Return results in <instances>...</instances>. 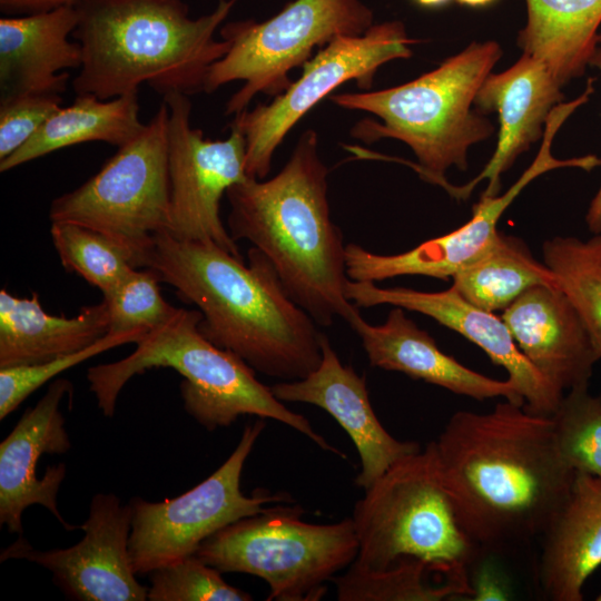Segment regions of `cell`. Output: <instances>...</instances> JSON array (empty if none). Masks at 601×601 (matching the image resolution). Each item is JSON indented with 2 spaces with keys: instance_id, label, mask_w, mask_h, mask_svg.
Masks as SVG:
<instances>
[{
  "instance_id": "obj_1",
  "label": "cell",
  "mask_w": 601,
  "mask_h": 601,
  "mask_svg": "<svg viewBox=\"0 0 601 601\" xmlns=\"http://www.w3.org/2000/svg\"><path fill=\"white\" fill-rule=\"evenodd\" d=\"M434 446L456 520L481 553L543 536L575 475L558 450L551 415L508 400L487 413H454Z\"/></svg>"
},
{
  "instance_id": "obj_2",
  "label": "cell",
  "mask_w": 601,
  "mask_h": 601,
  "mask_svg": "<svg viewBox=\"0 0 601 601\" xmlns=\"http://www.w3.org/2000/svg\"><path fill=\"white\" fill-rule=\"evenodd\" d=\"M244 258L211 243L179 240L158 233L142 267L155 269L203 314L199 329L255 372L286 381L308 376L321 364L322 336L315 321L286 293L268 260L252 247Z\"/></svg>"
},
{
  "instance_id": "obj_3",
  "label": "cell",
  "mask_w": 601,
  "mask_h": 601,
  "mask_svg": "<svg viewBox=\"0 0 601 601\" xmlns=\"http://www.w3.org/2000/svg\"><path fill=\"white\" fill-rule=\"evenodd\" d=\"M327 176L309 129L273 178L247 177L226 193L230 236L260 250L288 296L322 327L359 314L345 296L346 245L331 217Z\"/></svg>"
},
{
  "instance_id": "obj_4",
  "label": "cell",
  "mask_w": 601,
  "mask_h": 601,
  "mask_svg": "<svg viewBox=\"0 0 601 601\" xmlns=\"http://www.w3.org/2000/svg\"><path fill=\"white\" fill-rule=\"evenodd\" d=\"M235 2L219 0L191 19L181 0H80L71 35L82 50L75 92L108 100L138 93L142 83L162 96L204 91L210 66L229 49L214 35Z\"/></svg>"
},
{
  "instance_id": "obj_5",
  "label": "cell",
  "mask_w": 601,
  "mask_h": 601,
  "mask_svg": "<svg viewBox=\"0 0 601 601\" xmlns=\"http://www.w3.org/2000/svg\"><path fill=\"white\" fill-rule=\"evenodd\" d=\"M501 56L496 41H474L412 81L371 92L333 93L329 99L342 108L375 115L381 122L361 120L351 134L365 142L403 141L417 158L414 171L453 196L456 185L445 178L446 170L453 166L465 170L469 148L494 132L492 122L472 105Z\"/></svg>"
},
{
  "instance_id": "obj_6",
  "label": "cell",
  "mask_w": 601,
  "mask_h": 601,
  "mask_svg": "<svg viewBox=\"0 0 601 601\" xmlns=\"http://www.w3.org/2000/svg\"><path fill=\"white\" fill-rule=\"evenodd\" d=\"M201 318L198 309L178 308L166 323L149 331L131 354L90 367L89 388L102 414L114 416L121 390L135 375L168 367L184 378L179 388L185 411L206 430L228 427L242 415L273 418L321 449L346 457L304 415L285 406L240 357L205 337L199 329Z\"/></svg>"
},
{
  "instance_id": "obj_7",
  "label": "cell",
  "mask_w": 601,
  "mask_h": 601,
  "mask_svg": "<svg viewBox=\"0 0 601 601\" xmlns=\"http://www.w3.org/2000/svg\"><path fill=\"white\" fill-rule=\"evenodd\" d=\"M351 519L358 541L355 564L384 569L414 558L464 595L475 594L469 566L482 553L456 520L434 442L382 474L355 503Z\"/></svg>"
},
{
  "instance_id": "obj_8",
  "label": "cell",
  "mask_w": 601,
  "mask_h": 601,
  "mask_svg": "<svg viewBox=\"0 0 601 601\" xmlns=\"http://www.w3.org/2000/svg\"><path fill=\"white\" fill-rule=\"evenodd\" d=\"M298 515L297 508H267L206 539L196 555L221 573L266 581L267 600H321L325 583L356 559L357 536L351 518L316 524Z\"/></svg>"
},
{
  "instance_id": "obj_9",
  "label": "cell",
  "mask_w": 601,
  "mask_h": 601,
  "mask_svg": "<svg viewBox=\"0 0 601 601\" xmlns=\"http://www.w3.org/2000/svg\"><path fill=\"white\" fill-rule=\"evenodd\" d=\"M373 20V11L361 0H293L267 20L228 22L220 36L229 49L210 66L204 91L244 81L226 104V115L239 114L258 93L285 91L292 83L289 72L303 66L316 47L341 36L362 35Z\"/></svg>"
},
{
  "instance_id": "obj_10",
  "label": "cell",
  "mask_w": 601,
  "mask_h": 601,
  "mask_svg": "<svg viewBox=\"0 0 601 601\" xmlns=\"http://www.w3.org/2000/svg\"><path fill=\"white\" fill-rule=\"evenodd\" d=\"M169 109L165 101L142 130L118 147L100 170L52 200L51 221L96 229L127 248L136 267L169 220Z\"/></svg>"
},
{
  "instance_id": "obj_11",
  "label": "cell",
  "mask_w": 601,
  "mask_h": 601,
  "mask_svg": "<svg viewBox=\"0 0 601 601\" xmlns=\"http://www.w3.org/2000/svg\"><path fill=\"white\" fill-rule=\"evenodd\" d=\"M264 418L247 424L229 457L203 482L174 499L130 500L129 555L136 574L195 555L201 543L223 528L265 511V504L289 501L265 491L245 495L240 477L245 462L265 428Z\"/></svg>"
},
{
  "instance_id": "obj_12",
  "label": "cell",
  "mask_w": 601,
  "mask_h": 601,
  "mask_svg": "<svg viewBox=\"0 0 601 601\" xmlns=\"http://www.w3.org/2000/svg\"><path fill=\"white\" fill-rule=\"evenodd\" d=\"M416 42L401 21L373 24L357 36L337 37L308 59L302 76L273 101L236 114L231 125L244 135L246 175L264 179L277 147L315 105L347 81L370 89L380 67L411 58L410 46Z\"/></svg>"
},
{
  "instance_id": "obj_13",
  "label": "cell",
  "mask_w": 601,
  "mask_h": 601,
  "mask_svg": "<svg viewBox=\"0 0 601 601\" xmlns=\"http://www.w3.org/2000/svg\"><path fill=\"white\" fill-rule=\"evenodd\" d=\"M169 109V220L166 233L179 240L211 243L243 258L220 218L227 190L245 180L246 147L242 130L230 125L225 139L211 140L190 125L188 96H162Z\"/></svg>"
},
{
  "instance_id": "obj_14",
  "label": "cell",
  "mask_w": 601,
  "mask_h": 601,
  "mask_svg": "<svg viewBox=\"0 0 601 601\" xmlns=\"http://www.w3.org/2000/svg\"><path fill=\"white\" fill-rule=\"evenodd\" d=\"M568 119L562 109L551 111L541 148L526 170L503 195L481 197L473 206L467 223L449 234L428 239L414 248L394 255H381L349 243L345 247L347 277L356 282H382L404 275H422L440 279L453 277L461 268L480 257L495 240L497 223L504 210L532 180L553 169L598 167L594 155L558 159L552 152L555 134Z\"/></svg>"
},
{
  "instance_id": "obj_15",
  "label": "cell",
  "mask_w": 601,
  "mask_h": 601,
  "mask_svg": "<svg viewBox=\"0 0 601 601\" xmlns=\"http://www.w3.org/2000/svg\"><path fill=\"white\" fill-rule=\"evenodd\" d=\"M132 509L112 493L96 494L87 520L78 526L83 538L67 549L41 551L20 536L4 550L0 561L23 559L52 573V580L69 599L77 601H144L141 585L131 565L129 536Z\"/></svg>"
},
{
  "instance_id": "obj_16",
  "label": "cell",
  "mask_w": 601,
  "mask_h": 601,
  "mask_svg": "<svg viewBox=\"0 0 601 601\" xmlns=\"http://www.w3.org/2000/svg\"><path fill=\"white\" fill-rule=\"evenodd\" d=\"M345 296L357 307L391 305L421 313L457 332L508 372L524 407L532 413L552 415L564 395L522 354L502 317L473 305L452 286L441 292H422L348 279Z\"/></svg>"
},
{
  "instance_id": "obj_17",
  "label": "cell",
  "mask_w": 601,
  "mask_h": 601,
  "mask_svg": "<svg viewBox=\"0 0 601 601\" xmlns=\"http://www.w3.org/2000/svg\"><path fill=\"white\" fill-rule=\"evenodd\" d=\"M71 393L68 380H55L0 443V524L12 533H23L22 514L32 504L45 506L66 530L78 528L62 518L57 504L67 473L65 463L47 466L43 476H37L43 454H65L71 447L60 410L63 397Z\"/></svg>"
},
{
  "instance_id": "obj_18",
  "label": "cell",
  "mask_w": 601,
  "mask_h": 601,
  "mask_svg": "<svg viewBox=\"0 0 601 601\" xmlns=\"http://www.w3.org/2000/svg\"><path fill=\"white\" fill-rule=\"evenodd\" d=\"M322 362L308 376L272 386L282 402L307 403L323 408L355 445L361 471L355 484L364 491L401 459L418 452V443L398 441L380 422L370 401L365 376L344 365L329 339L322 336Z\"/></svg>"
},
{
  "instance_id": "obj_19",
  "label": "cell",
  "mask_w": 601,
  "mask_h": 601,
  "mask_svg": "<svg viewBox=\"0 0 601 601\" xmlns=\"http://www.w3.org/2000/svg\"><path fill=\"white\" fill-rule=\"evenodd\" d=\"M562 87L544 62L525 53L509 69L491 72L485 78L473 105L482 115L497 114V142L479 175L467 184L456 186L455 199H466L485 179L489 183L481 197H493L500 193L502 174L543 137L551 111L564 98Z\"/></svg>"
},
{
  "instance_id": "obj_20",
  "label": "cell",
  "mask_w": 601,
  "mask_h": 601,
  "mask_svg": "<svg viewBox=\"0 0 601 601\" xmlns=\"http://www.w3.org/2000/svg\"><path fill=\"white\" fill-rule=\"evenodd\" d=\"M501 317L522 354L559 392L589 386L600 357L559 285L528 289Z\"/></svg>"
},
{
  "instance_id": "obj_21",
  "label": "cell",
  "mask_w": 601,
  "mask_h": 601,
  "mask_svg": "<svg viewBox=\"0 0 601 601\" xmlns=\"http://www.w3.org/2000/svg\"><path fill=\"white\" fill-rule=\"evenodd\" d=\"M348 324L359 336L374 367L400 372L476 401L501 397L524 405L518 387L509 378H491L445 354L401 307L393 306L381 325L367 323L361 314Z\"/></svg>"
},
{
  "instance_id": "obj_22",
  "label": "cell",
  "mask_w": 601,
  "mask_h": 601,
  "mask_svg": "<svg viewBox=\"0 0 601 601\" xmlns=\"http://www.w3.org/2000/svg\"><path fill=\"white\" fill-rule=\"evenodd\" d=\"M75 6L0 19L1 96L14 92L62 95L69 73L80 69L81 46L69 36L78 24Z\"/></svg>"
},
{
  "instance_id": "obj_23",
  "label": "cell",
  "mask_w": 601,
  "mask_h": 601,
  "mask_svg": "<svg viewBox=\"0 0 601 601\" xmlns=\"http://www.w3.org/2000/svg\"><path fill=\"white\" fill-rule=\"evenodd\" d=\"M538 582L545 599L581 601L601 565V479L575 472L566 502L543 535Z\"/></svg>"
},
{
  "instance_id": "obj_24",
  "label": "cell",
  "mask_w": 601,
  "mask_h": 601,
  "mask_svg": "<svg viewBox=\"0 0 601 601\" xmlns=\"http://www.w3.org/2000/svg\"><path fill=\"white\" fill-rule=\"evenodd\" d=\"M104 300L71 317L45 312L39 295L0 290V368L37 365L83 349L108 334Z\"/></svg>"
},
{
  "instance_id": "obj_25",
  "label": "cell",
  "mask_w": 601,
  "mask_h": 601,
  "mask_svg": "<svg viewBox=\"0 0 601 601\" xmlns=\"http://www.w3.org/2000/svg\"><path fill=\"white\" fill-rule=\"evenodd\" d=\"M518 36L523 53L544 62L562 86L581 77L597 50L601 0H525Z\"/></svg>"
},
{
  "instance_id": "obj_26",
  "label": "cell",
  "mask_w": 601,
  "mask_h": 601,
  "mask_svg": "<svg viewBox=\"0 0 601 601\" xmlns=\"http://www.w3.org/2000/svg\"><path fill=\"white\" fill-rule=\"evenodd\" d=\"M144 127L138 93L108 100L91 93L77 95L71 105L59 108L23 146L0 160V171L82 142L102 141L121 147Z\"/></svg>"
},
{
  "instance_id": "obj_27",
  "label": "cell",
  "mask_w": 601,
  "mask_h": 601,
  "mask_svg": "<svg viewBox=\"0 0 601 601\" xmlns=\"http://www.w3.org/2000/svg\"><path fill=\"white\" fill-rule=\"evenodd\" d=\"M452 287L473 305L504 311L528 289L558 286L554 273L519 237L499 231L492 245L453 277Z\"/></svg>"
},
{
  "instance_id": "obj_28",
  "label": "cell",
  "mask_w": 601,
  "mask_h": 601,
  "mask_svg": "<svg viewBox=\"0 0 601 601\" xmlns=\"http://www.w3.org/2000/svg\"><path fill=\"white\" fill-rule=\"evenodd\" d=\"M543 262L580 314L601 359V234L588 240L556 236L544 242Z\"/></svg>"
},
{
  "instance_id": "obj_29",
  "label": "cell",
  "mask_w": 601,
  "mask_h": 601,
  "mask_svg": "<svg viewBox=\"0 0 601 601\" xmlns=\"http://www.w3.org/2000/svg\"><path fill=\"white\" fill-rule=\"evenodd\" d=\"M434 573L422 560L404 558L384 569L363 568L352 562L334 578L338 601H440L463 597L453 584H433Z\"/></svg>"
},
{
  "instance_id": "obj_30",
  "label": "cell",
  "mask_w": 601,
  "mask_h": 601,
  "mask_svg": "<svg viewBox=\"0 0 601 601\" xmlns=\"http://www.w3.org/2000/svg\"><path fill=\"white\" fill-rule=\"evenodd\" d=\"M50 235L66 270L78 274L102 295L137 268L134 255L127 248L90 227L51 221Z\"/></svg>"
},
{
  "instance_id": "obj_31",
  "label": "cell",
  "mask_w": 601,
  "mask_h": 601,
  "mask_svg": "<svg viewBox=\"0 0 601 601\" xmlns=\"http://www.w3.org/2000/svg\"><path fill=\"white\" fill-rule=\"evenodd\" d=\"M560 454L574 472L601 479V396L589 386L564 394L551 415Z\"/></svg>"
},
{
  "instance_id": "obj_32",
  "label": "cell",
  "mask_w": 601,
  "mask_h": 601,
  "mask_svg": "<svg viewBox=\"0 0 601 601\" xmlns=\"http://www.w3.org/2000/svg\"><path fill=\"white\" fill-rule=\"evenodd\" d=\"M159 283L161 279L155 269L134 268L110 292L102 295L108 312V333H148L171 318L178 307L164 299Z\"/></svg>"
},
{
  "instance_id": "obj_33",
  "label": "cell",
  "mask_w": 601,
  "mask_h": 601,
  "mask_svg": "<svg viewBox=\"0 0 601 601\" xmlns=\"http://www.w3.org/2000/svg\"><path fill=\"white\" fill-rule=\"evenodd\" d=\"M149 601H249L253 597L235 588L221 572L196 554L150 573Z\"/></svg>"
},
{
  "instance_id": "obj_34",
  "label": "cell",
  "mask_w": 601,
  "mask_h": 601,
  "mask_svg": "<svg viewBox=\"0 0 601 601\" xmlns=\"http://www.w3.org/2000/svg\"><path fill=\"white\" fill-rule=\"evenodd\" d=\"M146 334L144 331L108 333L83 349L42 364L0 368V420L6 418L30 394L63 371L110 348L128 343L137 344Z\"/></svg>"
},
{
  "instance_id": "obj_35",
  "label": "cell",
  "mask_w": 601,
  "mask_h": 601,
  "mask_svg": "<svg viewBox=\"0 0 601 601\" xmlns=\"http://www.w3.org/2000/svg\"><path fill=\"white\" fill-rule=\"evenodd\" d=\"M52 92H14L0 99V160L23 146L61 108Z\"/></svg>"
},
{
  "instance_id": "obj_36",
  "label": "cell",
  "mask_w": 601,
  "mask_h": 601,
  "mask_svg": "<svg viewBox=\"0 0 601 601\" xmlns=\"http://www.w3.org/2000/svg\"><path fill=\"white\" fill-rule=\"evenodd\" d=\"M80 0H0V10L6 16H26L50 11L60 7L75 6Z\"/></svg>"
},
{
  "instance_id": "obj_37",
  "label": "cell",
  "mask_w": 601,
  "mask_h": 601,
  "mask_svg": "<svg viewBox=\"0 0 601 601\" xmlns=\"http://www.w3.org/2000/svg\"><path fill=\"white\" fill-rule=\"evenodd\" d=\"M590 65L601 70V48H597ZM585 223L591 233L601 234V186L588 208Z\"/></svg>"
},
{
  "instance_id": "obj_38",
  "label": "cell",
  "mask_w": 601,
  "mask_h": 601,
  "mask_svg": "<svg viewBox=\"0 0 601 601\" xmlns=\"http://www.w3.org/2000/svg\"><path fill=\"white\" fill-rule=\"evenodd\" d=\"M416 4L427 9L442 8L450 3L452 0H412Z\"/></svg>"
},
{
  "instance_id": "obj_39",
  "label": "cell",
  "mask_w": 601,
  "mask_h": 601,
  "mask_svg": "<svg viewBox=\"0 0 601 601\" xmlns=\"http://www.w3.org/2000/svg\"><path fill=\"white\" fill-rule=\"evenodd\" d=\"M496 0H456L461 6L469 8H483L494 3Z\"/></svg>"
},
{
  "instance_id": "obj_40",
  "label": "cell",
  "mask_w": 601,
  "mask_h": 601,
  "mask_svg": "<svg viewBox=\"0 0 601 601\" xmlns=\"http://www.w3.org/2000/svg\"><path fill=\"white\" fill-rule=\"evenodd\" d=\"M597 601H601V593L595 598Z\"/></svg>"
},
{
  "instance_id": "obj_41",
  "label": "cell",
  "mask_w": 601,
  "mask_h": 601,
  "mask_svg": "<svg viewBox=\"0 0 601 601\" xmlns=\"http://www.w3.org/2000/svg\"><path fill=\"white\" fill-rule=\"evenodd\" d=\"M598 40H599V42H601V33L599 35Z\"/></svg>"
},
{
  "instance_id": "obj_42",
  "label": "cell",
  "mask_w": 601,
  "mask_h": 601,
  "mask_svg": "<svg viewBox=\"0 0 601 601\" xmlns=\"http://www.w3.org/2000/svg\"><path fill=\"white\" fill-rule=\"evenodd\" d=\"M237 1V0H236Z\"/></svg>"
}]
</instances>
